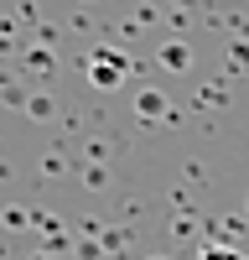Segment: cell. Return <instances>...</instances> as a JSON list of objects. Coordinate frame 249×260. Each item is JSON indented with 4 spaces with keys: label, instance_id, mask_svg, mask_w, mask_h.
<instances>
[]
</instances>
